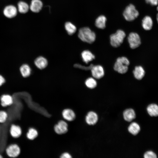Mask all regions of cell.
<instances>
[{"label": "cell", "instance_id": "cell-1", "mask_svg": "<svg viewBox=\"0 0 158 158\" xmlns=\"http://www.w3.org/2000/svg\"><path fill=\"white\" fill-rule=\"evenodd\" d=\"M78 35L82 41L90 44L93 43L96 38L95 33L87 27L79 29Z\"/></svg>", "mask_w": 158, "mask_h": 158}, {"label": "cell", "instance_id": "cell-2", "mask_svg": "<svg viewBox=\"0 0 158 158\" xmlns=\"http://www.w3.org/2000/svg\"><path fill=\"white\" fill-rule=\"evenodd\" d=\"M129 64V61L126 57L124 56L118 57L114 65V69L119 73H125L128 70Z\"/></svg>", "mask_w": 158, "mask_h": 158}, {"label": "cell", "instance_id": "cell-3", "mask_svg": "<svg viewBox=\"0 0 158 158\" xmlns=\"http://www.w3.org/2000/svg\"><path fill=\"white\" fill-rule=\"evenodd\" d=\"M126 36L125 32L121 30H118L116 32L110 36V41L111 45L117 47L123 43Z\"/></svg>", "mask_w": 158, "mask_h": 158}, {"label": "cell", "instance_id": "cell-4", "mask_svg": "<svg viewBox=\"0 0 158 158\" xmlns=\"http://www.w3.org/2000/svg\"><path fill=\"white\" fill-rule=\"evenodd\" d=\"M139 13L135 6L132 4H130L125 8L123 16L125 19L128 21L134 20L138 16Z\"/></svg>", "mask_w": 158, "mask_h": 158}, {"label": "cell", "instance_id": "cell-5", "mask_svg": "<svg viewBox=\"0 0 158 158\" xmlns=\"http://www.w3.org/2000/svg\"><path fill=\"white\" fill-rule=\"evenodd\" d=\"M130 47L132 49L139 47L141 44L140 37L138 34L134 32L130 33L128 37Z\"/></svg>", "mask_w": 158, "mask_h": 158}, {"label": "cell", "instance_id": "cell-6", "mask_svg": "<svg viewBox=\"0 0 158 158\" xmlns=\"http://www.w3.org/2000/svg\"><path fill=\"white\" fill-rule=\"evenodd\" d=\"M18 12L17 7L13 5L6 6L3 11V14L6 18L11 19L15 17Z\"/></svg>", "mask_w": 158, "mask_h": 158}, {"label": "cell", "instance_id": "cell-7", "mask_svg": "<svg viewBox=\"0 0 158 158\" xmlns=\"http://www.w3.org/2000/svg\"><path fill=\"white\" fill-rule=\"evenodd\" d=\"M7 155L11 157L15 158L18 156L20 152V148L16 144L10 145L6 149Z\"/></svg>", "mask_w": 158, "mask_h": 158}, {"label": "cell", "instance_id": "cell-8", "mask_svg": "<svg viewBox=\"0 0 158 158\" xmlns=\"http://www.w3.org/2000/svg\"><path fill=\"white\" fill-rule=\"evenodd\" d=\"M54 129L55 132L58 134H64L68 131V125L65 121L60 120L54 126Z\"/></svg>", "mask_w": 158, "mask_h": 158}, {"label": "cell", "instance_id": "cell-9", "mask_svg": "<svg viewBox=\"0 0 158 158\" xmlns=\"http://www.w3.org/2000/svg\"><path fill=\"white\" fill-rule=\"evenodd\" d=\"M91 70L92 75L95 79H100L104 76V71L103 67L100 65L93 66Z\"/></svg>", "mask_w": 158, "mask_h": 158}, {"label": "cell", "instance_id": "cell-10", "mask_svg": "<svg viewBox=\"0 0 158 158\" xmlns=\"http://www.w3.org/2000/svg\"><path fill=\"white\" fill-rule=\"evenodd\" d=\"M86 123L88 125H93L95 124L98 120V116L95 112L90 111L89 112L85 118Z\"/></svg>", "mask_w": 158, "mask_h": 158}, {"label": "cell", "instance_id": "cell-11", "mask_svg": "<svg viewBox=\"0 0 158 158\" xmlns=\"http://www.w3.org/2000/svg\"><path fill=\"white\" fill-rule=\"evenodd\" d=\"M43 3L40 0H32L29 6V8L32 12H39L42 9Z\"/></svg>", "mask_w": 158, "mask_h": 158}, {"label": "cell", "instance_id": "cell-12", "mask_svg": "<svg viewBox=\"0 0 158 158\" xmlns=\"http://www.w3.org/2000/svg\"><path fill=\"white\" fill-rule=\"evenodd\" d=\"M123 116L125 121L128 122H130L135 118L136 114L133 109L129 108L124 111L123 113Z\"/></svg>", "mask_w": 158, "mask_h": 158}, {"label": "cell", "instance_id": "cell-13", "mask_svg": "<svg viewBox=\"0 0 158 158\" xmlns=\"http://www.w3.org/2000/svg\"><path fill=\"white\" fill-rule=\"evenodd\" d=\"M62 114L63 118L68 121H73L75 117V115L74 111L69 109H66L63 110Z\"/></svg>", "mask_w": 158, "mask_h": 158}, {"label": "cell", "instance_id": "cell-14", "mask_svg": "<svg viewBox=\"0 0 158 158\" xmlns=\"http://www.w3.org/2000/svg\"><path fill=\"white\" fill-rule=\"evenodd\" d=\"M10 133L11 135L14 138H17L20 137L22 134V130L19 126L13 124L11 125Z\"/></svg>", "mask_w": 158, "mask_h": 158}, {"label": "cell", "instance_id": "cell-15", "mask_svg": "<svg viewBox=\"0 0 158 158\" xmlns=\"http://www.w3.org/2000/svg\"><path fill=\"white\" fill-rule=\"evenodd\" d=\"M1 104L2 106L5 107L12 105L13 100L11 96L5 94L2 95L0 97Z\"/></svg>", "mask_w": 158, "mask_h": 158}, {"label": "cell", "instance_id": "cell-16", "mask_svg": "<svg viewBox=\"0 0 158 158\" xmlns=\"http://www.w3.org/2000/svg\"><path fill=\"white\" fill-rule=\"evenodd\" d=\"M142 26L143 29L146 30H151L153 25V21L152 18L149 16L145 17L142 20Z\"/></svg>", "mask_w": 158, "mask_h": 158}, {"label": "cell", "instance_id": "cell-17", "mask_svg": "<svg viewBox=\"0 0 158 158\" xmlns=\"http://www.w3.org/2000/svg\"><path fill=\"white\" fill-rule=\"evenodd\" d=\"M81 56L83 61L86 63H88L95 58V55L88 50L83 51L81 53Z\"/></svg>", "mask_w": 158, "mask_h": 158}, {"label": "cell", "instance_id": "cell-18", "mask_svg": "<svg viewBox=\"0 0 158 158\" xmlns=\"http://www.w3.org/2000/svg\"><path fill=\"white\" fill-rule=\"evenodd\" d=\"M35 64L38 68L43 69L45 68L48 64L47 59L42 56H40L37 58L35 61Z\"/></svg>", "mask_w": 158, "mask_h": 158}, {"label": "cell", "instance_id": "cell-19", "mask_svg": "<svg viewBox=\"0 0 158 158\" xmlns=\"http://www.w3.org/2000/svg\"><path fill=\"white\" fill-rule=\"evenodd\" d=\"M134 75L138 80L142 79L144 77L145 72L143 67L141 66H136L133 71Z\"/></svg>", "mask_w": 158, "mask_h": 158}, {"label": "cell", "instance_id": "cell-20", "mask_svg": "<svg viewBox=\"0 0 158 158\" xmlns=\"http://www.w3.org/2000/svg\"><path fill=\"white\" fill-rule=\"evenodd\" d=\"M18 12L20 13L25 14L28 12L29 8V6L26 2L20 1L18 2L17 7Z\"/></svg>", "mask_w": 158, "mask_h": 158}, {"label": "cell", "instance_id": "cell-21", "mask_svg": "<svg viewBox=\"0 0 158 158\" xmlns=\"http://www.w3.org/2000/svg\"><path fill=\"white\" fill-rule=\"evenodd\" d=\"M107 18L104 15H101L98 17L95 21V24L98 28L104 29L106 27Z\"/></svg>", "mask_w": 158, "mask_h": 158}, {"label": "cell", "instance_id": "cell-22", "mask_svg": "<svg viewBox=\"0 0 158 158\" xmlns=\"http://www.w3.org/2000/svg\"><path fill=\"white\" fill-rule=\"evenodd\" d=\"M149 114L151 116H158V106L155 104H149L147 108Z\"/></svg>", "mask_w": 158, "mask_h": 158}, {"label": "cell", "instance_id": "cell-23", "mask_svg": "<svg viewBox=\"0 0 158 158\" xmlns=\"http://www.w3.org/2000/svg\"><path fill=\"white\" fill-rule=\"evenodd\" d=\"M140 130V128L139 125L135 122L131 123L128 127L129 132L133 135H137Z\"/></svg>", "mask_w": 158, "mask_h": 158}, {"label": "cell", "instance_id": "cell-24", "mask_svg": "<svg viewBox=\"0 0 158 158\" xmlns=\"http://www.w3.org/2000/svg\"><path fill=\"white\" fill-rule=\"evenodd\" d=\"M64 26L65 30L68 34L70 35H73L76 31V26L71 22H66Z\"/></svg>", "mask_w": 158, "mask_h": 158}, {"label": "cell", "instance_id": "cell-25", "mask_svg": "<svg viewBox=\"0 0 158 158\" xmlns=\"http://www.w3.org/2000/svg\"><path fill=\"white\" fill-rule=\"evenodd\" d=\"M20 71L22 75L24 77L29 76L31 72L30 67L26 64H23L20 67Z\"/></svg>", "mask_w": 158, "mask_h": 158}, {"label": "cell", "instance_id": "cell-26", "mask_svg": "<svg viewBox=\"0 0 158 158\" xmlns=\"http://www.w3.org/2000/svg\"><path fill=\"white\" fill-rule=\"evenodd\" d=\"M38 135V133L37 130L32 128H30L26 134L27 138L31 140L35 139Z\"/></svg>", "mask_w": 158, "mask_h": 158}, {"label": "cell", "instance_id": "cell-27", "mask_svg": "<svg viewBox=\"0 0 158 158\" xmlns=\"http://www.w3.org/2000/svg\"><path fill=\"white\" fill-rule=\"evenodd\" d=\"M86 86L89 88L92 89L95 88L97 85V82L95 78H89L85 81Z\"/></svg>", "mask_w": 158, "mask_h": 158}, {"label": "cell", "instance_id": "cell-28", "mask_svg": "<svg viewBox=\"0 0 158 158\" xmlns=\"http://www.w3.org/2000/svg\"><path fill=\"white\" fill-rule=\"evenodd\" d=\"M7 113L4 111H0V123L5 122L8 118Z\"/></svg>", "mask_w": 158, "mask_h": 158}, {"label": "cell", "instance_id": "cell-29", "mask_svg": "<svg viewBox=\"0 0 158 158\" xmlns=\"http://www.w3.org/2000/svg\"><path fill=\"white\" fill-rule=\"evenodd\" d=\"M145 158H156L157 156L156 154L152 151H148L146 152L144 154Z\"/></svg>", "mask_w": 158, "mask_h": 158}, {"label": "cell", "instance_id": "cell-30", "mask_svg": "<svg viewBox=\"0 0 158 158\" xmlns=\"http://www.w3.org/2000/svg\"><path fill=\"white\" fill-rule=\"evenodd\" d=\"M146 2L152 6H156L158 4V0H145Z\"/></svg>", "mask_w": 158, "mask_h": 158}, {"label": "cell", "instance_id": "cell-31", "mask_svg": "<svg viewBox=\"0 0 158 158\" xmlns=\"http://www.w3.org/2000/svg\"><path fill=\"white\" fill-rule=\"evenodd\" d=\"M61 158H71V155L68 153L65 152L63 153L60 156Z\"/></svg>", "mask_w": 158, "mask_h": 158}, {"label": "cell", "instance_id": "cell-32", "mask_svg": "<svg viewBox=\"0 0 158 158\" xmlns=\"http://www.w3.org/2000/svg\"><path fill=\"white\" fill-rule=\"evenodd\" d=\"M5 82V80L4 78L1 75H0V86L1 85Z\"/></svg>", "mask_w": 158, "mask_h": 158}, {"label": "cell", "instance_id": "cell-33", "mask_svg": "<svg viewBox=\"0 0 158 158\" xmlns=\"http://www.w3.org/2000/svg\"><path fill=\"white\" fill-rule=\"evenodd\" d=\"M157 22L158 23V13L157 14Z\"/></svg>", "mask_w": 158, "mask_h": 158}, {"label": "cell", "instance_id": "cell-34", "mask_svg": "<svg viewBox=\"0 0 158 158\" xmlns=\"http://www.w3.org/2000/svg\"><path fill=\"white\" fill-rule=\"evenodd\" d=\"M3 157L2 155L0 154V158Z\"/></svg>", "mask_w": 158, "mask_h": 158}, {"label": "cell", "instance_id": "cell-35", "mask_svg": "<svg viewBox=\"0 0 158 158\" xmlns=\"http://www.w3.org/2000/svg\"><path fill=\"white\" fill-rule=\"evenodd\" d=\"M157 10L158 11V6H157Z\"/></svg>", "mask_w": 158, "mask_h": 158}]
</instances>
